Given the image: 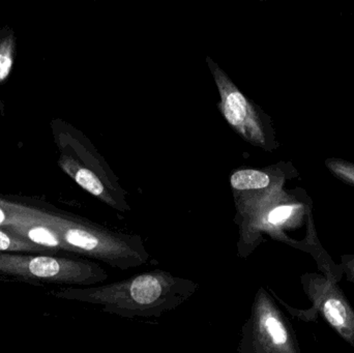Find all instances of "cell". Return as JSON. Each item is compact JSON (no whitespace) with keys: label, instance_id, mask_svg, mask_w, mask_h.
<instances>
[{"label":"cell","instance_id":"7a4b0ae2","mask_svg":"<svg viewBox=\"0 0 354 353\" xmlns=\"http://www.w3.org/2000/svg\"><path fill=\"white\" fill-rule=\"evenodd\" d=\"M32 217L53 230L72 254L84 255L122 271L141 267L149 261V252L139 236L118 233L37 209H33Z\"/></svg>","mask_w":354,"mask_h":353},{"label":"cell","instance_id":"277c9868","mask_svg":"<svg viewBox=\"0 0 354 353\" xmlns=\"http://www.w3.org/2000/svg\"><path fill=\"white\" fill-rule=\"evenodd\" d=\"M239 353H299L290 323L266 288H258L241 329Z\"/></svg>","mask_w":354,"mask_h":353},{"label":"cell","instance_id":"7c38bea8","mask_svg":"<svg viewBox=\"0 0 354 353\" xmlns=\"http://www.w3.org/2000/svg\"><path fill=\"white\" fill-rule=\"evenodd\" d=\"M342 260L347 279L354 283V256H343Z\"/></svg>","mask_w":354,"mask_h":353},{"label":"cell","instance_id":"30bf717a","mask_svg":"<svg viewBox=\"0 0 354 353\" xmlns=\"http://www.w3.org/2000/svg\"><path fill=\"white\" fill-rule=\"evenodd\" d=\"M15 54H16V41L14 35H8L0 39V83L3 82L14 64Z\"/></svg>","mask_w":354,"mask_h":353},{"label":"cell","instance_id":"3957f363","mask_svg":"<svg viewBox=\"0 0 354 353\" xmlns=\"http://www.w3.org/2000/svg\"><path fill=\"white\" fill-rule=\"evenodd\" d=\"M0 275L68 287H89L108 279L99 263L87 259L22 253H0Z\"/></svg>","mask_w":354,"mask_h":353},{"label":"cell","instance_id":"ba28073f","mask_svg":"<svg viewBox=\"0 0 354 353\" xmlns=\"http://www.w3.org/2000/svg\"><path fill=\"white\" fill-rule=\"evenodd\" d=\"M230 184L236 191H260L272 184V178L264 171L243 169L235 171L231 175Z\"/></svg>","mask_w":354,"mask_h":353},{"label":"cell","instance_id":"8fae6325","mask_svg":"<svg viewBox=\"0 0 354 353\" xmlns=\"http://www.w3.org/2000/svg\"><path fill=\"white\" fill-rule=\"evenodd\" d=\"M326 166L333 175L354 188V164L339 158L326 160Z\"/></svg>","mask_w":354,"mask_h":353},{"label":"cell","instance_id":"8992f818","mask_svg":"<svg viewBox=\"0 0 354 353\" xmlns=\"http://www.w3.org/2000/svg\"><path fill=\"white\" fill-rule=\"evenodd\" d=\"M216 84L221 93V110L228 124L245 140L264 146L266 133L259 116L247 97L232 84L222 70H216Z\"/></svg>","mask_w":354,"mask_h":353},{"label":"cell","instance_id":"6da1fadb","mask_svg":"<svg viewBox=\"0 0 354 353\" xmlns=\"http://www.w3.org/2000/svg\"><path fill=\"white\" fill-rule=\"evenodd\" d=\"M199 285L163 269L145 271L106 285L62 287L51 292L62 300L102 307L124 318H158L185 304Z\"/></svg>","mask_w":354,"mask_h":353},{"label":"cell","instance_id":"5b68a950","mask_svg":"<svg viewBox=\"0 0 354 353\" xmlns=\"http://www.w3.org/2000/svg\"><path fill=\"white\" fill-rule=\"evenodd\" d=\"M306 294L326 323L354 346V310L340 288L330 278L306 275L301 278Z\"/></svg>","mask_w":354,"mask_h":353},{"label":"cell","instance_id":"9c48e42d","mask_svg":"<svg viewBox=\"0 0 354 353\" xmlns=\"http://www.w3.org/2000/svg\"><path fill=\"white\" fill-rule=\"evenodd\" d=\"M0 253H39L41 255H52L47 249L32 244L3 228H0Z\"/></svg>","mask_w":354,"mask_h":353},{"label":"cell","instance_id":"52a82bcc","mask_svg":"<svg viewBox=\"0 0 354 353\" xmlns=\"http://www.w3.org/2000/svg\"><path fill=\"white\" fill-rule=\"evenodd\" d=\"M60 167L74 178L75 182L82 187L85 191L93 194V196L99 197L102 200H105L109 204L114 205L113 201L106 195L105 187L102 184L100 178L87 168L79 165L77 162L68 159V158H62L59 161Z\"/></svg>","mask_w":354,"mask_h":353}]
</instances>
